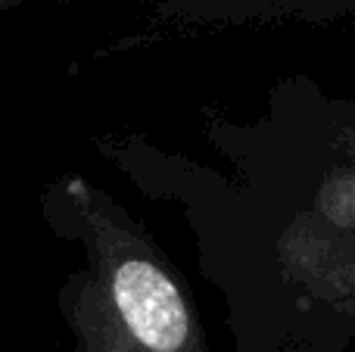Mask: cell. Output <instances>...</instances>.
<instances>
[{
    "label": "cell",
    "instance_id": "obj_1",
    "mask_svg": "<svg viewBox=\"0 0 355 352\" xmlns=\"http://www.w3.org/2000/svg\"><path fill=\"white\" fill-rule=\"evenodd\" d=\"M202 137L225 166L141 134L94 147L184 215L240 352H340L355 340V100L290 75L252 122L209 112Z\"/></svg>",
    "mask_w": 355,
    "mask_h": 352
},
{
    "label": "cell",
    "instance_id": "obj_2",
    "mask_svg": "<svg viewBox=\"0 0 355 352\" xmlns=\"http://www.w3.org/2000/svg\"><path fill=\"white\" fill-rule=\"evenodd\" d=\"M41 215L50 234L81 249L56 290L75 352H209L184 274L112 193L62 175L41 191Z\"/></svg>",
    "mask_w": 355,
    "mask_h": 352
},
{
    "label": "cell",
    "instance_id": "obj_3",
    "mask_svg": "<svg viewBox=\"0 0 355 352\" xmlns=\"http://www.w3.org/2000/svg\"><path fill=\"white\" fill-rule=\"evenodd\" d=\"M355 22V0H150V25L166 31Z\"/></svg>",
    "mask_w": 355,
    "mask_h": 352
},
{
    "label": "cell",
    "instance_id": "obj_4",
    "mask_svg": "<svg viewBox=\"0 0 355 352\" xmlns=\"http://www.w3.org/2000/svg\"><path fill=\"white\" fill-rule=\"evenodd\" d=\"M35 3H44V0H0V16L3 12H16L22 6H35ZM56 3H66V0H56Z\"/></svg>",
    "mask_w": 355,
    "mask_h": 352
}]
</instances>
